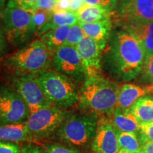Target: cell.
I'll return each mask as SVG.
<instances>
[{
    "instance_id": "6da1fadb",
    "label": "cell",
    "mask_w": 153,
    "mask_h": 153,
    "mask_svg": "<svg viewBox=\"0 0 153 153\" xmlns=\"http://www.w3.org/2000/svg\"><path fill=\"white\" fill-rule=\"evenodd\" d=\"M102 53V68L114 79L128 82L137 78L145 61L138 42L123 28L115 29Z\"/></svg>"
},
{
    "instance_id": "7a4b0ae2",
    "label": "cell",
    "mask_w": 153,
    "mask_h": 153,
    "mask_svg": "<svg viewBox=\"0 0 153 153\" xmlns=\"http://www.w3.org/2000/svg\"><path fill=\"white\" fill-rule=\"evenodd\" d=\"M119 85L102 76H89L79 88L78 105L82 113L111 118L117 107Z\"/></svg>"
},
{
    "instance_id": "3957f363",
    "label": "cell",
    "mask_w": 153,
    "mask_h": 153,
    "mask_svg": "<svg viewBox=\"0 0 153 153\" xmlns=\"http://www.w3.org/2000/svg\"><path fill=\"white\" fill-rule=\"evenodd\" d=\"M53 53L41 39H36L1 59V67L9 75L34 74L49 70Z\"/></svg>"
},
{
    "instance_id": "277c9868",
    "label": "cell",
    "mask_w": 153,
    "mask_h": 153,
    "mask_svg": "<svg viewBox=\"0 0 153 153\" xmlns=\"http://www.w3.org/2000/svg\"><path fill=\"white\" fill-rule=\"evenodd\" d=\"M98 123L99 118L94 115L71 112L55 133L54 138L62 144L88 152Z\"/></svg>"
},
{
    "instance_id": "5b68a950",
    "label": "cell",
    "mask_w": 153,
    "mask_h": 153,
    "mask_svg": "<svg viewBox=\"0 0 153 153\" xmlns=\"http://www.w3.org/2000/svg\"><path fill=\"white\" fill-rule=\"evenodd\" d=\"M36 76L52 106L68 110L78 104L79 89L73 80L51 70L41 72Z\"/></svg>"
},
{
    "instance_id": "8992f818",
    "label": "cell",
    "mask_w": 153,
    "mask_h": 153,
    "mask_svg": "<svg viewBox=\"0 0 153 153\" xmlns=\"http://www.w3.org/2000/svg\"><path fill=\"white\" fill-rule=\"evenodd\" d=\"M0 23L8 43L17 48L30 43L37 33L33 14L22 9L6 7L1 9Z\"/></svg>"
},
{
    "instance_id": "52a82bcc",
    "label": "cell",
    "mask_w": 153,
    "mask_h": 153,
    "mask_svg": "<svg viewBox=\"0 0 153 153\" xmlns=\"http://www.w3.org/2000/svg\"><path fill=\"white\" fill-rule=\"evenodd\" d=\"M71 112L51 105L30 114L26 123L30 140H41L54 137Z\"/></svg>"
},
{
    "instance_id": "ba28073f",
    "label": "cell",
    "mask_w": 153,
    "mask_h": 153,
    "mask_svg": "<svg viewBox=\"0 0 153 153\" xmlns=\"http://www.w3.org/2000/svg\"><path fill=\"white\" fill-rule=\"evenodd\" d=\"M53 71L68 76L78 84H83L87 78V72L76 48L64 44L53 53Z\"/></svg>"
},
{
    "instance_id": "9c48e42d",
    "label": "cell",
    "mask_w": 153,
    "mask_h": 153,
    "mask_svg": "<svg viewBox=\"0 0 153 153\" xmlns=\"http://www.w3.org/2000/svg\"><path fill=\"white\" fill-rule=\"evenodd\" d=\"M8 78L9 85L21 96L29 108L30 114L51 105L36 79V75H9Z\"/></svg>"
},
{
    "instance_id": "30bf717a",
    "label": "cell",
    "mask_w": 153,
    "mask_h": 153,
    "mask_svg": "<svg viewBox=\"0 0 153 153\" xmlns=\"http://www.w3.org/2000/svg\"><path fill=\"white\" fill-rule=\"evenodd\" d=\"M30 114L18 93L11 86L0 84V125L24 123Z\"/></svg>"
},
{
    "instance_id": "8fae6325",
    "label": "cell",
    "mask_w": 153,
    "mask_h": 153,
    "mask_svg": "<svg viewBox=\"0 0 153 153\" xmlns=\"http://www.w3.org/2000/svg\"><path fill=\"white\" fill-rule=\"evenodd\" d=\"M111 16L120 25L153 22V0H118Z\"/></svg>"
},
{
    "instance_id": "7c38bea8",
    "label": "cell",
    "mask_w": 153,
    "mask_h": 153,
    "mask_svg": "<svg viewBox=\"0 0 153 153\" xmlns=\"http://www.w3.org/2000/svg\"><path fill=\"white\" fill-rule=\"evenodd\" d=\"M116 131L110 119L99 120L98 126L91 145L92 153H118L119 151Z\"/></svg>"
},
{
    "instance_id": "4fadbf2b",
    "label": "cell",
    "mask_w": 153,
    "mask_h": 153,
    "mask_svg": "<svg viewBox=\"0 0 153 153\" xmlns=\"http://www.w3.org/2000/svg\"><path fill=\"white\" fill-rule=\"evenodd\" d=\"M75 48L85 65L87 77L101 76L103 50L99 44L85 36Z\"/></svg>"
},
{
    "instance_id": "5bb4252c",
    "label": "cell",
    "mask_w": 153,
    "mask_h": 153,
    "mask_svg": "<svg viewBox=\"0 0 153 153\" xmlns=\"http://www.w3.org/2000/svg\"><path fill=\"white\" fill-rule=\"evenodd\" d=\"M120 26L138 42L144 51L145 60L153 55V22L126 23Z\"/></svg>"
},
{
    "instance_id": "9a60e30c",
    "label": "cell",
    "mask_w": 153,
    "mask_h": 153,
    "mask_svg": "<svg viewBox=\"0 0 153 153\" xmlns=\"http://www.w3.org/2000/svg\"><path fill=\"white\" fill-rule=\"evenodd\" d=\"M79 24L86 37L95 41L104 51L112 32L111 17L101 22Z\"/></svg>"
},
{
    "instance_id": "2e32d148",
    "label": "cell",
    "mask_w": 153,
    "mask_h": 153,
    "mask_svg": "<svg viewBox=\"0 0 153 153\" xmlns=\"http://www.w3.org/2000/svg\"><path fill=\"white\" fill-rule=\"evenodd\" d=\"M148 93H151L149 86H140L131 83L120 85L117 107L122 110H130L137 99Z\"/></svg>"
},
{
    "instance_id": "e0dca14e",
    "label": "cell",
    "mask_w": 153,
    "mask_h": 153,
    "mask_svg": "<svg viewBox=\"0 0 153 153\" xmlns=\"http://www.w3.org/2000/svg\"><path fill=\"white\" fill-rule=\"evenodd\" d=\"M30 140L26 123L0 125V142L17 143Z\"/></svg>"
},
{
    "instance_id": "ac0fdd59",
    "label": "cell",
    "mask_w": 153,
    "mask_h": 153,
    "mask_svg": "<svg viewBox=\"0 0 153 153\" xmlns=\"http://www.w3.org/2000/svg\"><path fill=\"white\" fill-rule=\"evenodd\" d=\"M111 122L115 129L119 131L135 133L139 130V124L130 110H122L116 107Z\"/></svg>"
},
{
    "instance_id": "d6986e66",
    "label": "cell",
    "mask_w": 153,
    "mask_h": 153,
    "mask_svg": "<svg viewBox=\"0 0 153 153\" xmlns=\"http://www.w3.org/2000/svg\"><path fill=\"white\" fill-rule=\"evenodd\" d=\"M130 111L136 118L139 126L153 123V98L141 97L135 101Z\"/></svg>"
},
{
    "instance_id": "ffe728a7",
    "label": "cell",
    "mask_w": 153,
    "mask_h": 153,
    "mask_svg": "<svg viewBox=\"0 0 153 153\" xmlns=\"http://www.w3.org/2000/svg\"><path fill=\"white\" fill-rule=\"evenodd\" d=\"M70 28V26H62L49 30L40 36V39L54 53L58 48L65 44Z\"/></svg>"
},
{
    "instance_id": "44dd1931",
    "label": "cell",
    "mask_w": 153,
    "mask_h": 153,
    "mask_svg": "<svg viewBox=\"0 0 153 153\" xmlns=\"http://www.w3.org/2000/svg\"><path fill=\"white\" fill-rule=\"evenodd\" d=\"M78 23H94L111 17V13L99 6L85 4L75 13Z\"/></svg>"
},
{
    "instance_id": "7402d4cb",
    "label": "cell",
    "mask_w": 153,
    "mask_h": 153,
    "mask_svg": "<svg viewBox=\"0 0 153 153\" xmlns=\"http://www.w3.org/2000/svg\"><path fill=\"white\" fill-rule=\"evenodd\" d=\"M78 24V20L75 13L70 11H58L53 12L52 16L50 19L49 22L44 27L38 30L36 36H41L48 30L62 26H72Z\"/></svg>"
},
{
    "instance_id": "603a6c76",
    "label": "cell",
    "mask_w": 153,
    "mask_h": 153,
    "mask_svg": "<svg viewBox=\"0 0 153 153\" xmlns=\"http://www.w3.org/2000/svg\"><path fill=\"white\" fill-rule=\"evenodd\" d=\"M119 149L131 153L141 152V143L138 135L133 132H122L116 130Z\"/></svg>"
},
{
    "instance_id": "cb8c5ba5",
    "label": "cell",
    "mask_w": 153,
    "mask_h": 153,
    "mask_svg": "<svg viewBox=\"0 0 153 153\" xmlns=\"http://www.w3.org/2000/svg\"><path fill=\"white\" fill-rule=\"evenodd\" d=\"M137 79L144 86H153V55L145 60Z\"/></svg>"
},
{
    "instance_id": "d4e9b609",
    "label": "cell",
    "mask_w": 153,
    "mask_h": 153,
    "mask_svg": "<svg viewBox=\"0 0 153 153\" xmlns=\"http://www.w3.org/2000/svg\"><path fill=\"white\" fill-rule=\"evenodd\" d=\"M41 153H89L60 143H51L43 145L40 148Z\"/></svg>"
},
{
    "instance_id": "484cf974",
    "label": "cell",
    "mask_w": 153,
    "mask_h": 153,
    "mask_svg": "<svg viewBox=\"0 0 153 153\" xmlns=\"http://www.w3.org/2000/svg\"><path fill=\"white\" fill-rule=\"evenodd\" d=\"M39 1L40 0H8L7 7L22 9L33 14L37 9V5Z\"/></svg>"
},
{
    "instance_id": "4316f807",
    "label": "cell",
    "mask_w": 153,
    "mask_h": 153,
    "mask_svg": "<svg viewBox=\"0 0 153 153\" xmlns=\"http://www.w3.org/2000/svg\"><path fill=\"white\" fill-rule=\"evenodd\" d=\"M85 37V33L80 27L79 23H78V24L70 26L65 44L76 47L78 44L81 43Z\"/></svg>"
},
{
    "instance_id": "83f0119b",
    "label": "cell",
    "mask_w": 153,
    "mask_h": 153,
    "mask_svg": "<svg viewBox=\"0 0 153 153\" xmlns=\"http://www.w3.org/2000/svg\"><path fill=\"white\" fill-rule=\"evenodd\" d=\"M52 14L53 12H51V11H45L40 9H36L34 11L33 13V18L36 28H37V32L38 30L42 29L49 22Z\"/></svg>"
},
{
    "instance_id": "f1b7e54d",
    "label": "cell",
    "mask_w": 153,
    "mask_h": 153,
    "mask_svg": "<svg viewBox=\"0 0 153 153\" xmlns=\"http://www.w3.org/2000/svg\"><path fill=\"white\" fill-rule=\"evenodd\" d=\"M138 133L141 146L145 143L153 142V123L140 125Z\"/></svg>"
},
{
    "instance_id": "f546056e",
    "label": "cell",
    "mask_w": 153,
    "mask_h": 153,
    "mask_svg": "<svg viewBox=\"0 0 153 153\" xmlns=\"http://www.w3.org/2000/svg\"><path fill=\"white\" fill-rule=\"evenodd\" d=\"M85 4L99 6L111 13L116 8L118 0H84Z\"/></svg>"
},
{
    "instance_id": "4dcf8cb0",
    "label": "cell",
    "mask_w": 153,
    "mask_h": 153,
    "mask_svg": "<svg viewBox=\"0 0 153 153\" xmlns=\"http://www.w3.org/2000/svg\"><path fill=\"white\" fill-rule=\"evenodd\" d=\"M8 41L4 32L2 26L0 23V60L7 55L9 52Z\"/></svg>"
},
{
    "instance_id": "1f68e13d",
    "label": "cell",
    "mask_w": 153,
    "mask_h": 153,
    "mask_svg": "<svg viewBox=\"0 0 153 153\" xmlns=\"http://www.w3.org/2000/svg\"><path fill=\"white\" fill-rule=\"evenodd\" d=\"M20 151L17 143L0 142V153H20Z\"/></svg>"
},
{
    "instance_id": "d6a6232c",
    "label": "cell",
    "mask_w": 153,
    "mask_h": 153,
    "mask_svg": "<svg viewBox=\"0 0 153 153\" xmlns=\"http://www.w3.org/2000/svg\"><path fill=\"white\" fill-rule=\"evenodd\" d=\"M57 0H40L37 5V9H43V10L54 12L55 5Z\"/></svg>"
},
{
    "instance_id": "836d02e7",
    "label": "cell",
    "mask_w": 153,
    "mask_h": 153,
    "mask_svg": "<svg viewBox=\"0 0 153 153\" xmlns=\"http://www.w3.org/2000/svg\"><path fill=\"white\" fill-rule=\"evenodd\" d=\"M71 0H57L55 5L54 12L58 11H68Z\"/></svg>"
},
{
    "instance_id": "e575fe53",
    "label": "cell",
    "mask_w": 153,
    "mask_h": 153,
    "mask_svg": "<svg viewBox=\"0 0 153 153\" xmlns=\"http://www.w3.org/2000/svg\"><path fill=\"white\" fill-rule=\"evenodd\" d=\"M85 4L84 0H71V3H70L68 11L72 13H76Z\"/></svg>"
},
{
    "instance_id": "d590c367",
    "label": "cell",
    "mask_w": 153,
    "mask_h": 153,
    "mask_svg": "<svg viewBox=\"0 0 153 153\" xmlns=\"http://www.w3.org/2000/svg\"><path fill=\"white\" fill-rule=\"evenodd\" d=\"M20 153H41L38 147L33 145H26L22 148Z\"/></svg>"
},
{
    "instance_id": "8d00e7d4",
    "label": "cell",
    "mask_w": 153,
    "mask_h": 153,
    "mask_svg": "<svg viewBox=\"0 0 153 153\" xmlns=\"http://www.w3.org/2000/svg\"><path fill=\"white\" fill-rule=\"evenodd\" d=\"M142 153H153V142L145 143L141 146Z\"/></svg>"
},
{
    "instance_id": "74e56055",
    "label": "cell",
    "mask_w": 153,
    "mask_h": 153,
    "mask_svg": "<svg viewBox=\"0 0 153 153\" xmlns=\"http://www.w3.org/2000/svg\"><path fill=\"white\" fill-rule=\"evenodd\" d=\"M7 1H8V0H0V10L2 9L3 8H4V6L6 4Z\"/></svg>"
},
{
    "instance_id": "f35d334b",
    "label": "cell",
    "mask_w": 153,
    "mask_h": 153,
    "mask_svg": "<svg viewBox=\"0 0 153 153\" xmlns=\"http://www.w3.org/2000/svg\"><path fill=\"white\" fill-rule=\"evenodd\" d=\"M118 153H131V152H127V151H125V150H119V151H118Z\"/></svg>"
},
{
    "instance_id": "ab89813d",
    "label": "cell",
    "mask_w": 153,
    "mask_h": 153,
    "mask_svg": "<svg viewBox=\"0 0 153 153\" xmlns=\"http://www.w3.org/2000/svg\"><path fill=\"white\" fill-rule=\"evenodd\" d=\"M151 89V93H153V86H150Z\"/></svg>"
},
{
    "instance_id": "60d3db41",
    "label": "cell",
    "mask_w": 153,
    "mask_h": 153,
    "mask_svg": "<svg viewBox=\"0 0 153 153\" xmlns=\"http://www.w3.org/2000/svg\"><path fill=\"white\" fill-rule=\"evenodd\" d=\"M140 153H142V152H140Z\"/></svg>"
}]
</instances>
